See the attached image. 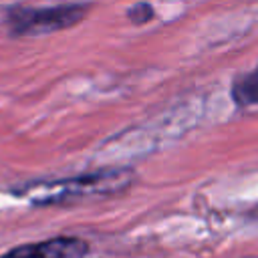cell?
I'll list each match as a JSON object with an SVG mask.
<instances>
[{
  "mask_svg": "<svg viewBox=\"0 0 258 258\" xmlns=\"http://www.w3.org/2000/svg\"><path fill=\"white\" fill-rule=\"evenodd\" d=\"M89 10L91 4H79V2L56 4V6L12 4L2 10V24L6 28V34L14 38L40 36L79 24Z\"/></svg>",
  "mask_w": 258,
  "mask_h": 258,
  "instance_id": "obj_1",
  "label": "cell"
},
{
  "mask_svg": "<svg viewBox=\"0 0 258 258\" xmlns=\"http://www.w3.org/2000/svg\"><path fill=\"white\" fill-rule=\"evenodd\" d=\"M129 183V171L127 169H105L95 171L89 175H79L62 181H50V183H36V191H26L32 196V202L36 206H50V204H64L71 200H79L85 196H97V194H113L123 189Z\"/></svg>",
  "mask_w": 258,
  "mask_h": 258,
  "instance_id": "obj_2",
  "label": "cell"
},
{
  "mask_svg": "<svg viewBox=\"0 0 258 258\" xmlns=\"http://www.w3.org/2000/svg\"><path fill=\"white\" fill-rule=\"evenodd\" d=\"M89 244L75 236H56L8 250L2 258H85Z\"/></svg>",
  "mask_w": 258,
  "mask_h": 258,
  "instance_id": "obj_3",
  "label": "cell"
},
{
  "mask_svg": "<svg viewBox=\"0 0 258 258\" xmlns=\"http://www.w3.org/2000/svg\"><path fill=\"white\" fill-rule=\"evenodd\" d=\"M232 99L238 107H250V105H258V64L238 77L232 85Z\"/></svg>",
  "mask_w": 258,
  "mask_h": 258,
  "instance_id": "obj_4",
  "label": "cell"
},
{
  "mask_svg": "<svg viewBox=\"0 0 258 258\" xmlns=\"http://www.w3.org/2000/svg\"><path fill=\"white\" fill-rule=\"evenodd\" d=\"M127 18L133 22V24H143V22H149L153 18V8L145 2H139L135 6H131L127 10Z\"/></svg>",
  "mask_w": 258,
  "mask_h": 258,
  "instance_id": "obj_5",
  "label": "cell"
}]
</instances>
